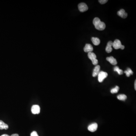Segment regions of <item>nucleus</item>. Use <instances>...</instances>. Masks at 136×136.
Wrapping results in <instances>:
<instances>
[{
	"label": "nucleus",
	"instance_id": "20",
	"mask_svg": "<svg viewBox=\"0 0 136 136\" xmlns=\"http://www.w3.org/2000/svg\"><path fill=\"white\" fill-rule=\"evenodd\" d=\"M127 71L128 73L130 74V75H131V74L132 75V74H133V71H132V70H131V69H130V68H128V69H127Z\"/></svg>",
	"mask_w": 136,
	"mask_h": 136
},
{
	"label": "nucleus",
	"instance_id": "5",
	"mask_svg": "<svg viewBox=\"0 0 136 136\" xmlns=\"http://www.w3.org/2000/svg\"><path fill=\"white\" fill-rule=\"evenodd\" d=\"M78 9L81 12H84L87 11L88 7L84 3H81L78 5Z\"/></svg>",
	"mask_w": 136,
	"mask_h": 136
},
{
	"label": "nucleus",
	"instance_id": "15",
	"mask_svg": "<svg viewBox=\"0 0 136 136\" xmlns=\"http://www.w3.org/2000/svg\"><path fill=\"white\" fill-rule=\"evenodd\" d=\"M114 71L115 72H117L119 75H121V74H123V70L120 69L119 67H118V66H116V67H114Z\"/></svg>",
	"mask_w": 136,
	"mask_h": 136
},
{
	"label": "nucleus",
	"instance_id": "14",
	"mask_svg": "<svg viewBox=\"0 0 136 136\" xmlns=\"http://www.w3.org/2000/svg\"><path fill=\"white\" fill-rule=\"evenodd\" d=\"M91 41L93 44L95 45H98L100 43V40L97 37H92L91 38Z\"/></svg>",
	"mask_w": 136,
	"mask_h": 136
},
{
	"label": "nucleus",
	"instance_id": "7",
	"mask_svg": "<svg viewBox=\"0 0 136 136\" xmlns=\"http://www.w3.org/2000/svg\"><path fill=\"white\" fill-rule=\"evenodd\" d=\"M98 124L96 123H94L89 126L88 129L89 131L91 132H94L97 129Z\"/></svg>",
	"mask_w": 136,
	"mask_h": 136
},
{
	"label": "nucleus",
	"instance_id": "11",
	"mask_svg": "<svg viewBox=\"0 0 136 136\" xmlns=\"http://www.w3.org/2000/svg\"><path fill=\"white\" fill-rule=\"evenodd\" d=\"M106 60L107 61H108L112 65H116L117 64V60L113 57L110 56L109 57H107L106 58Z\"/></svg>",
	"mask_w": 136,
	"mask_h": 136
},
{
	"label": "nucleus",
	"instance_id": "22",
	"mask_svg": "<svg viewBox=\"0 0 136 136\" xmlns=\"http://www.w3.org/2000/svg\"><path fill=\"white\" fill-rule=\"evenodd\" d=\"M11 136H19V135L18 134H13Z\"/></svg>",
	"mask_w": 136,
	"mask_h": 136
},
{
	"label": "nucleus",
	"instance_id": "19",
	"mask_svg": "<svg viewBox=\"0 0 136 136\" xmlns=\"http://www.w3.org/2000/svg\"><path fill=\"white\" fill-rule=\"evenodd\" d=\"M31 136H39L37 134V132L36 131H33L31 134Z\"/></svg>",
	"mask_w": 136,
	"mask_h": 136
},
{
	"label": "nucleus",
	"instance_id": "16",
	"mask_svg": "<svg viewBox=\"0 0 136 136\" xmlns=\"http://www.w3.org/2000/svg\"><path fill=\"white\" fill-rule=\"evenodd\" d=\"M118 99L122 101H125L127 99V97L126 95H124V94H121V95H119L117 96Z\"/></svg>",
	"mask_w": 136,
	"mask_h": 136
},
{
	"label": "nucleus",
	"instance_id": "2",
	"mask_svg": "<svg viewBox=\"0 0 136 136\" xmlns=\"http://www.w3.org/2000/svg\"><path fill=\"white\" fill-rule=\"evenodd\" d=\"M88 56L89 59L92 61V63L94 65H97L98 63V61L96 59V55L94 53L89 52L88 53Z\"/></svg>",
	"mask_w": 136,
	"mask_h": 136
},
{
	"label": "nucleus",
	"instance_id": "3",
	"mask_svg": "<svg viewBox=\"0 0 136 136\" xmlns=\"http://www.w3.org/2000/svg\"><path fill=\"white\" fill-rule=\"evenodd\" d=\"M113 47L115 49H121L123 50L125 48L124 45H122L121 41L118 39H116L113 43Z\"/></svg>",
	"mask_w": 136,
	"mask_h": 136
},
{
	"label": "nucleus",
	"instance_id": "8",
	"mask_svg": "<svg viewBox=\"0 0 136 136\" xmlns=\"http://www.w3.org/2000/svg\"><path fill=\"white\" fill-rule=\"evenodd\" d=\"M93 47L91 44H87L84 48V51L86 53L92 52L93 51Z\"/></svg>",
	"mask_w": 136,
	"mask_h": 136
},
{
	"label": "nucleus",
	"instance_id": "9",
	"mask_svg": "<svg viewBox=\"0 0 136 136\" xmlns=\"http://www.w3.org/2000/svg\"><path fill=\"white\" fill-rule=\"evenodd\" d=\"M113 42L112 41H109L107 44L106 47V51L107 53H110L112 51V46L113 45Z\"/></svg>",
	"mask_w": 136,
	"mask_h": 136
},
{
	"label": "nucleus",
	"instance_id": "24",
	"mask_svg": "<svg viewBox=\"0 0 136 136\" xmlns=\"http://www.w3.org/2000/svg\"><path fill=\"white\" fill-rule=\"evenodd\" d=\"M0 136H10L9 135H8L7 134H3L2 135H1Z\"/></svg>",
	"mask_w": 136,
	"mask_h": 136
},
{
	"label": "nucleus",
	"instance_id": "18",
	"mask_svg": "<svg viewBox=\"0 0 136 136\" xmlns=\"http://www.w3.org/2000/svg\"><path fill=\"white\" fill-rule=\"evenodd\" d=\"M98 2L101 4H104L108 2L107 0H99Z\"/></svg>",
	"mask_w": 136,
	"mask_h": 136
},
{
	"label": "nucleus",
	"instance_id": "21",
	"mask_svg": "<svg viewBox=\"0 0 136 136\" xmlns=\"http://www.w3.org/2000/svg\"><path fill=\"white\" fill-rule=\"evenodd\" d=\"M124 73H125L126 74V75L127 76V77H129V76H130V74L129 73H128V72L127 71V70H126V71H125V72H124Z\"/></svg>",
	"mask_w": 136,
	"mask_h": 136
},
{
	"label": "nucleus",
	"instance_id": "10",
	"mask_svg": "<svg viewBox=\"0 0 136 136\" xmlns=\"http://www.w3.org/2000/svg\"><path fill=\"white\" fill-rule=\"evenodd\" d=\"M117 14L118 15L123 18H126L127 16V14L126 13L124 9H121L117 12Z\"/></svg>",
	"mask_w": 136,
	"mask_h": 136
},
{
	"label": "nucleus",
	"instance_id": "13",
	"mask_svg": "<svg viewBox=\"0 0 136 136\" xmlns=\"http://www.w3.org/2000/svg\"><path fill=\"white\" fill-rule=\"evenodd\" d=\"M9 126L7 124L4 123L2 120H0V129H8L9 128Z\"/></svg>",
	"mask_w": 136,
	"mask_h": 136
},
{
	"label": "nucleus",
	"instance_id": "23",
	"mask_svg": "<svg viewBox=\"0 0 136 136\" xmlns=\"http://www.w3.org/2000/svg\"><path fill=\"white\" fill-rule=\"evenodd\" d=\"M135 90H136V81H135Z\"/></svg>",
	"mask_w": 136,
	"mask_h": 136
},
{
	"label": "nucleus",
	"instance_id": "1",
	"mask_svg": "<svg viewBox=\"0 0 136 136\" xmlns=\"http://www.w3.org/2000/svg\"><path fill=\"white\" fill-rule=\"evenodd\" d=\"M93 22L95 28L98 30H103L106 28L105 23L101 22L98 18H95L93 20Z\"/></svg>",
	"mask_w": 136,
	"mask_h": 136
},
{
	"label": "nucleus",
	"instance_id": "4",
	"mask_svg": "<svg viewBox=\"0 0 136 136\" xmlns=\"http://www.w3.org/2000/svg\"><path fill=\"white\" fill-rule=\"evenodd\" d=\"M108 76V74L106 72L103 71H101L98 74V81L100 82H102Z\"/></svg>",
	"mask_w": 136,
	"mask_h": 136
},
{
	"label": "nucleus",
	"instance_id": "12",
	"mask_svg": "<svg viewBox=\"0 0 136 136\" xmlns=\"http://www.w3.org/2000/svg\"><path fill=\"white\" fill-rule=\"evenodd\" d=\"M100 66L99 65H96L94 68L93 72V77H95L98 75L99 72H100Z\"/></svg>",
	"mask_w": 136,
	"mask_h": 136
},
{
	"label": "nucleus",
	"instance_id": "6",
	"mask_svg": "<svg viewBox=\"0 0 136 136\" xmlns=\"http://www.w3.org/2000/svg\"><path fill=\"white\" fill-rule=\"evenodd\" d=\"M40 107L39 105H34L31 107V111L33 114H38L40 112Z\"/></svg>",
	"mask_w": 136,
	"mask_h": 136
},
{
	"label": "nucleus",
	"instance_id": "17",
	"mask_svg": "<svg viewBox=\"0 0 136 136\" xmlns=\"http://www.w3.org/2000/svg\"><path fill=\"white\" fill-rule=\"evenodd\" d=\"M119 88L118 86H116L115 88L112 89L111 90V93H116L118 91Z\"/></svg>",
	"mask_w": 136,
	"mask_h": 136
}]
</instances>
